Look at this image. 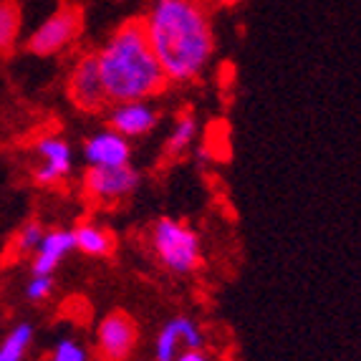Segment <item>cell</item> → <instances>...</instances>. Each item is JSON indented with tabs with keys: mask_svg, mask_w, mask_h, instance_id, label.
Wrapping results in <instances>:
<instances>
[{
	"mask_svg": "<svg viewBox=\"0 0 361 361\" xmlns=\"http://www.w3.org/2000/svg\"><path fill=\"white\" fill-rule=\"evenodd\" d=\"M142 23L167 84H195L207 71L215 33L200 0H152Z\"/></svg>",
	"mask_w": 361,
	"mask_h": 361,
	"instance_id": "6da1fadb",
	"label": "cell"
},
{
	"mask_svg": "<svg viewBox=\"0 0 361 361\" xmlns=\"http://www.w3.org/2000/svg\"><path fill=\"white\" fill-rule=\"evenodd\" d=\"M109 104L149 102L167 89V78L147 41L142 18H129L97 51Z\"/></svg>",
	"mask_w": 361,
	"mask_h": 361,
	"instance_id": "7a4b0ae2",
	"label": "cell"
},
{
	"mask_svg": "<svg viewBox=\"0 0 361 361\" xmlns=\"http://www.w3.org/2000/svg\"><path fill=\"white\" fill-rule=\"evenodd\" d=\"M149 247L157 263L175 276H190L202 265V245L197 233L175 217H159L152 225Z\"/></svg>",
	"mask_w": 361,
	"mask_h": 361,
	"instance_id": "3957f363",
	"label": "cell"
},
{
	"mask_svg": "<svg viewBox=\"0 0 361 361\" xmlns=\"http://www.w3.org/2000/svg\"><path fill=\"white\" fill-rule=\"evenodd\" d=\"M84 30V13L78 6H61L51 13L25 41V49L36 56H56L66 51Z\"/></svg>",
	"mask_w": 361,
	"mask_h": 361,
	"instance_id": "277c9868",
	"label": "cell"
},
{
	"mask_svg": "<svg viewBox=\"0 0 361 361\" xmlns=\"http://www.w3.org/2000/svg\"><path fill=\"white\" fill-rule=\"evenodd\" d=\"M142 182L132 164L121 167H89L84 175V192L97 205H116L127 200Z\"/></svg>",
	"mask_w": 361,
	"mask_h": 361,
	"instance_id": "5b68a950",
	"label": "cell"
},
{
	"mask_svg": "<svg viewBox=\"0 0 361 361\" xmlns=\"http://www.w3.org/2000/svg\"><path fill=\"white\" fill-rule=\"evenodd\" d=\"M139 341L137 321L127 311H111L97 329L99 361H129Z\"/></svg>",
	"mask_w": 361,
	"mask_h": 361,
	"instance_id": "8992f818",
	"label": "cell"
},
{
	"mask_svg": "<svg viewBox=\"0 0 361 361\" xmlns=\"http://www.w3.org/2000/svg\"><path fill=\"white\" fill-rule=\"evenodd\" d=\"M66 94L73 106L81 109V111H89V114H99L109 106L102 73H99L97 54H86L73 63L71 73H68Z\"/></svg>",
	"mask_w": 361,
	"mask_h": 361,
	"instance_id": "52a82bcc",
	"label": "cell"
},
{
	"mask_svg": "<svg viewBox=\"0 0 361 361\" xmlns=\"http://www.w3.org/2000/svg\"><path fill=\"white\" fill-rule=\"evenodd\" d=\"M36 185L41 187H54L66 182L73 167V152L63 137H43L36 142Z\"/></svg>",
	"mask_w": 361,
	"mask_h": 361,
	"instance_id": "ba28073f",
	"label": "cell"
},
{
	"mask_svg": "<svg viewBox=\"0 0 361 361\" xmlns=\"http://www.w3.org/2000/svg\"><path fill=\"white\" fill-rule=\"evenodd\" d=\"M109 129L124 139L145 137L159 124V111L149 102H121L109 104Z\"/></svg>",
	"mask_w": 361,
	"mask_h": 361,
	"instance_id": "9c48e42d",
	"label": "cell"
},
{
	"mask_svg": "<svg viewBox=\"0 0 361 361\" xmlns=\"http://www.w3.org/2000/svg\"><path fill=\"white\" fill-rule=\"evenodd\" d=\"M84 159L89 167H121L132 159V147L129 139L106 127L84 142Z\"/></svg>",
	"mask_w": 361,
	"mask_h": 361,
	"instance_id": "30bf717a",
	"label": "cell"
},
{
	"mask_svg": "<svg viewBox=\"0 0 361 361\" xmlns=\"http://www.w3.org/2000/svg\"><path fill=\"white\" fill-rule=\"evenodd\" d=\"M73 250V238L71 230H46L41 238V243L33 250V276H54V271L59 268V263L66 258Z\"/></svg>",
	"mask_w": 361,
	"mask_h": 361,
	"instance_id": "8fae6325",
	"label": "cell"
},
{
	"mask_svg": "<svg viewBox=\"0 0 361 361\" xmlns=\"http://www.w3.org/2000/svg\"><path fill=\"white\" fill-rule=\"evenodd\" d=\"M73 250H81L91 258H111L116 250V238L109 228H102L97 223H78L71 230Z\"/></svg>",
	"mask_w": 361,
	"mask_h": 361,
	"instance_id": "7c38bea8",
	"label": "cell"
},
{
	"mask_svg": "<svg viewBox=\"0 0 361 361\" xmlns=\"http://www.w3.org/2000/svg\"><path fill=\"white\" fill-rule=\"evenodd\" d=\"M195 137H197V119H195L190 111L180 114L172 124V132H169L167 142H164L162 157L167 162H177L180 157L187 154V149L192 147Z\"/></svg>",
	"mask_w": 361,
	"mask_h": 361,
	"instance_id": "4fadbf2b",
	"label": "cell"
},
{
	"mask_svg": "<svg viewBox=\"0 0 361 361\" xmlns=\"http://www.w3.org/2000/svg\"><path fill=\"white\" fill-rule=\"evenodd\" d=\"M20 6L18 0H0V56H11L20 36Z\"/></svg>",
	"mask_w": 361,
	"mask_h": 361,
	"instance_id": "5bb4252c",
	"label": "cell"
},
{
	"mask_svg": "<svg viewBox=\"0 0 361 361\" xmlns=\"http://www.w3.org/2000/svg\"><path fill=\"white\" fill-rule=\"evenodd\" d=\"M33 343V326L28 321L18 324L0 343V361H23Z\"/></svg>",
	"mask_w": 361,
	"mask_h": 361,
	"instance_id": "9a60e30c",
	"label": "cell"
},
{
	"mask_svg": "<svg viewBox=\"0 0 361 361\" xmlns=\"http://www.w3.org/2000/svg\"><path fill=\"white\" fill-rule=\"evenodd\" d=\"M180 336H177L175 321L169 319L167 324L159 329L154 341V361H175V356L180 354Z\"/></svg>",
	"mask_w": 361,
	"mask_h": 361,
	"instance_id": "2e32d148",
	"label": "cell"
},
{
	"mask_svg": "<svg viewBox=\"0 0 361 361\" xmlns=\"http://www.w3.org/2000/svg\"><path fill=\"white\" fill-rule=\"evenodd\" d=\"M43 225L38 223V220H28V223H23V228L16 233V238H13V253L16 255H33V250H36V245L41 243L43 238Z\"/></svg>",
	"mask_w": 361,
	"mask_h": 361,
	"instance_id": "e0dca14e",
	"label": "cell"
},
{
	"mask_svg": "<svg viewBox=\"0 0 361 361\" xmlns=\"http://www.w3.org/2000/svg\"><path fill=\"white\" fill-rule=\"evenodd\" d=\"M172 321H175L177 336H180V343L185 349H202L205 346V334L190 316H175Z\"/></svg>",
	"mask_w": 361,
	"mask_h": 361,
	"instance_id": "ac0fdd59",
	"label": "cell"
},
{
	"mask_svg": "<svg viewBox=\"0 0 361 361\" xmlns=\"http://www.w3.org/2000/svg\"><path fill=\"white\" fill-rule=\"evenodd\" d=\"M51 361H89V351L76 338H61L51 351Z\"/></svg>",
	"mask_w": 361,
	"mask_h": 361,
	"instance_id": "d6986e66",
	"label": "cell"
},
{
	"mask_svg": "<svg viewBox=\"0 0 361 361\" xmlns=\"http://www.w3.org/2000/svg\"><path fill=\"white\" fill-rule=\"evenodd\" d=\"M51 293H54V276H33L25 286L28 301H46Z\"/></svg>",
	"mask_w": 361,
	"mask_h": 361,
	"instance_id": "ffe728a7",
	"label": "cell"
},
{
	"mask_svg": "<svg viewBox=\"0 0 361 361\" xmlns=\"http://www.w3.org/2000/svg\"><path fill=\"white\" fill-rule=\"evenodd\" d=\"M175 361H215L205 349H185L175 356Z\"/></svg>",
	"mask_w": 361,
	"mask_h": 361,
	"instance_id": "44dd1931",
	"label": "cell"
}]
</instances>
